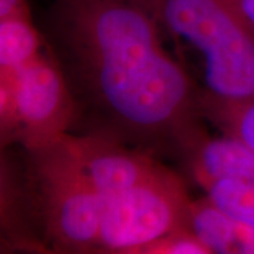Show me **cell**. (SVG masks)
<instances>
[{
	"label": "cell",
	"instance_id": "5",
	"mask_svg": "<svg viewBox=\"0 0 254 254\" xmlns=\"http://www.w3.org/2000/svg\"><path fill=\"white\" fill-rule=\"evenodd\" d=\"M20 144L33 151L71 133L78 119L76 102L61 64L47 44L13 71Z\"/></svg>",
	"mask_w": 254,
	"mask_h": 254
},
{
	"label": "cell",
	"instance_id": "11",
	"mask_svg": "<svg viewBox=\"0 0 254 254\" xmlns=\"http://www.w3.org/2000/svg\"><path fill=\"white\" fill-rule=\"evenodd\" d=\"M20 144L17 112L13 92V71L0 69V150Z\"/></svg>",
	"mask_w": 254,
	"mask_h": 254
},
{
	"label": "cell",
	"instance_id": "6",
	"mask_svg": "<svg viewBox=\"0 0 254 254\" xmlns=\"http://www.w3.org/2000/svg\"><path fill=\"white\" fill-rule=\"evenodd\" d=\"M82 171L103 198L154 180L168 170L153 153L98 133L65 137Z\"/></svg>",
	"mask_w": 254,
	"mask_h": 254
},
{
	"label": "cell",
	"instance_id": "10",
	"mask_svg": "<svg viewBox=\"0 0 254 254\" xmlns=\"http://www.w3.org/2000/svg\"><path fill=\"white\" fill-rule=\"evenodd\" d=\"M199 187L220 210L254 226V180H209Z\"/></svg>",
	"mask_w": 254,
	"mask_h": 254
},
{
	"label": "cell",
	"instance_id": "14",
	"mask_svg": "<svg viewBox=\"0 0 254 254\" xmlns=\"http://www.w3.org/2000/svg\"><path fill=\"white\" fill-rule=\"evenodd\" d=\"M243 17L247 20L250 27L254 30V0H235Z\"/></svg>",
	"mask_w": 254,
	"mask_h": 254
},
{
	"label": "cell",
	"instance_id": "13",
	"mask_svg": "<svg viewBox=\"0 0 254 254\" xmlns=\"http://www.w3.org/2000/svg\"><path fill=\"white\" fill-rule=\"evenodd\" d=\"M27 7V0H0V20Z\"/></svg>",
	"mask_w": 254,
	"mask_h": 254
},
{
	"label": "cell",
	"instance_id": "2",
	"mask_svg": "<svg viewBox=\"0 0 254 254\" xmlns=\"http://www.w3.org/2000/svg\"><path fill=\"white\" fill-rule=\"evenodd\" d=\"M160 24L196 51L200 92L223 102L254 99V30L235 0H143Z\"/></svg>",
	"mask_w": 254,
	"mask_h": 254
},
{
	"label": "cell",
	"instance_id": "3",
	"mask_svg": "<svg viewBox=\"0 0 254 254\" xmlns=\"http://www.w3.org/2000/svg\"><path fill=\"white\" fill-rule=\"evenodd\" d=\"M65 137L27 153L33 208L47 253L95 254L105 198L82 171Z\"/></svg>",
	"mask_w": 254,
	"mask_h": 254
},
{
	"label": "cell",
	"instance_id": "9",
	"mask_svg": "<svg viewBox=\"0 0 254 254\" xmlns=\"http://www.w3.org/2000/svg\"><path fill=\"white\" fill-rule=\"evenodd\" d=\"M200 112L220 133L240 138L254 150V99L223 102L200 93Z\"/></svg>",
	"mask_w": 254,
	"mask_h": 254
},
{
	"label": "cell",
	"instance_id": "4",
	"mask_svg": "<svg viewBox=\"0 0 254 254\" xmlns=\"http://www.w3.org/2000/svg\"><path fill=\"white\" fill-rule=\"evenodd\" d=\"M190 203L185 182L171 168L105 198L95 254H138L157 239L190 226Z\"/></svg>",
	"mask_w": 254,
	"mask_h": 254
},
{
	"label": "cell",
	"instance_id": "8",
	"mask_svg": "<svg viewBox=\"0 0 254 254\" xmlns=\"http://www.w3.org/2000/svg\"><path fill=\"white\" fill-rule=\"evenodd\" d=\"M190 227L210 254H254V226L225 213L206 196L192 199Z\"/></svg>",
	"mask_w": 254,
	"mask_h": 254
},
{
	"label": "cell",
	"instance_id": "1",
	"mask_svg": "<svg viewBox=\"0 0 254 254\" xmlns=\"http://www.w3.org/2000/svg\"><path fill=\"white\" fill-rule=\"evenodd\" d=\"M53 53L88 133L175 157L203 126L200 88L143 0H54Z\"/></svg>",
	"mask_w": 254,
	"mask_h": 254
},
{
	"label": "cell",
	"instance_id": "12",
	"mask_svg": "<svg viewBox=\"0 0 254 254\" xmlns=\"http://www.w3.org/2000/svg\"><path fill=\"white\" fill-rule=\"evenodd\" d=\"M138 254H210L190 226L180 227L144 246Z\"/></svg>",
	"mask_w": 254,
	"mask_h": 254
},
{
	"label": "cell",
	"instance_id": "7",
	"mask_svg": "<svg viewBox=\"0 0 254 254\" xmlns=\"http://www.w3.org/2000/svg\"><path fill=\"white\" fill-rule=\"evenodd\" d=\"M4 151L0 150V253H47L40 229L33 223V200L24 196Z\"/></svg>",
	"mask_w": 254,
	"mask_h": 254
}]
</instances>
